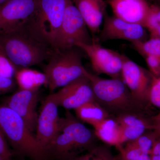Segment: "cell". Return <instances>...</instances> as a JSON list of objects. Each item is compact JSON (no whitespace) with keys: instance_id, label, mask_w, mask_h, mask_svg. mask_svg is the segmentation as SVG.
Listing matches in <instances>:
<instances>
[{"instance_id":"obj_1","label":"cell","mask_w":160,"mask_h":160,"mask_svg":"<svg viewBox=\"0 0 160 160\" xmlns=\"http://www.w3.org/2000/svg\"><path fill=\"white\" fill-rule=\"evenodd\" d=\"M96 102L116 116L126 113L143 114L146 105L138 102L131 94L122 79H106L86 71Z\"/></svg>"},{"instance_id":"obj_2","label":"cell","mask_w":160,"mask_h":160,"mask_svg":"<svg viewBox=\"0 0 160 160\" xmlns=\"http://www.w3.org/2000/svg\"><path fill=\"white\" fill-rule=\"evenodd\" d=\"M0 47L17 68L41 64L49 59L54 50L25 29L0 35Z\"/></svg>"},{"instance_id":"obj_3","label":"cell","mask_w":160,"mask_h":160,"mask_svg":"<svg viewBox=\"0 0 160 160\" xmlns=\"http://www.w3.org/2000/svg\"><path fill=\"white\" fill-rule=\"evenodd\" d=\"M0 126L7 139L19 154L31 160H49L47 150L23 119L5 105H0Z\"/></svg>"},{"instance_id":"obj_4","label":"cell","mask_w":160,"mask_h":160,"mask_svg":"<svg viewBox=\"0 0 160 160\" xmlns=\"http://www.w3.org/2000/svg\"><path fill=\"white\" fill-rule=\"evenodd\" d=\"M68 0H38L25 27L31 35L54 49Z\"/></svg>"},{"instance_id":"obj_5","label":"cell","mask_w":160,"mask_h":160,"mask_svg":"<svg viewBox=\"0 0 160 160\" xmlns=\"http://www.w3.org/2000/svg\"><path fill=\"white\" fill-rule=\"evenodd\" d=\"M78 48L75 46L64 49H54L44 67L47 78L46 86L51 91L62 88L86 76Z\"/></svg>"},{"instance_id":"obj_6","label":"cell","mask_w":160,"mask_h":160,"mask_svg":"<svg viewBox=\"0 0 160 160\" xmlns=\"http://www.w3.org/2000/svg\"><path fill=\"white\" fill-rule=\"evenodd\" d=\"M89 31L72 0H68L53 49H69L77 43L95 41L90 37Z\"/></svg>"},{"instance_id":"obj_7","label":"cell","mask_w":160,"mask_h":160,"mask_svg":"<svg viewBox=\"0 0 160 160\" xmlns=\"http://www.w3.org/2000/svg\"><path fill=\"white\" fill-rule=\"evenodd\" d=\"M75 46L87 55L92 68L98 74H106L111 78L122 79V54L103 47L96 41L90 43H77Z\"/></svg>"},{"instance_id":"obj_8","label":"cell","mask_w":160,"mask_h":160,"mask_svg":"<svg viewBox=\"0 0 160 160\" xmlns=\"http://www.w3.org/2000/svg\"><path fill=\"white\" fill-rule=\"evenodd\" d=\"M38 0H11L0 5V35L25 29Z\"/></svg>"},{"instance_id":"obj_9","label":"cell","mask_w":160,"mask_h":160,"mask_svg":"<svg viewBox=\"0 0 160 160\" xmlns=\"http://www.w3.org/2000/svg\"><path fill=\"white\" fill-rule=\"evenodd\" d=\"M123 64L121 78L133 97L143 105L149 102V93L153 75L122 54Z\"/></svg>"},{"instance_id":"obj_10","label":"cell","mask_w":160,"mask_h":160,"mask_svg":"<svg viewBox=\"0 0 160 160\" xmlns=\"http://www.w3.org/2000/svg\"><path fill=\"white\" fill-rule=\"evenodd\" d=\"M58 107L53 93L50 94L43 102L38 116L36 137L46 150L60 132Z\"/></svg>"},{"instance_id":"obj_11","label":"cell","mask_w":160,"mask_h":160,"mask_svg":"<svg viewBox=\"0 0 160 160\" xmlns=\"http://www.w3.org/2000/svg\"><path fill=\"white\" fill-rule=\"evenodd\" d=\"M146 30L142 25L128 22L115 16H106L100 38L103 41L125 40L133 44L147 40Z\"/></svg>"},{"instance_id":"obj_12","label":"cell","mask_w":160,"mask_h":160,"mask_svg":"<svg viewBox=\"0 0 160 160\" xmlns=\"http://www.w3.org/2000/svg\"><path fill=\"white\" fill-rule=\"evenodd\" d=\"M53 95L59 106L66 109L75 110L95 100L92 87L86 76L62 87Z\"/></svg>"},{"instance_id":"obj_13","label":"cell","mask_w":160,"mask_h":160,"mask_svg":"<svg viewBox=\"0 0 160 160\" xmlns=\"http://www.w3.org/2000/svg\"><path fill=\"white\" fill-rule=\"evenodd\" d=\"M39 92L19 89L6 100L5 106L17 113L32 132L36 129L38 114L37 107L39 100Z\"/></svg>"},{"instance_id":"obj_14","label":"cell","mask_w":160,"mask_h":160,"mask_svg":"<svg viewBox=\"0 0 160 160\" xmlns=\"http://www.w3.org/2000/svg\"><path fill=\"white\" fill-rule=\"evenodd\" d=\"M59 131L69 136L79 154L85 150L89 151L95 147L97 137L94 132L78 121L69 111H67L65 117L60 118Z\"/></svg>"},{"instance_id":"obj_15","label":"cell","mask_w":160,"mask_h":160,"mask_svg":"<svg viewBox=\"0 0 160 160\" xmlns=\"http://www.w3.org/2000/svg\"><path fill=\"white\" fill-rule=\"evenodd\" d=\"M108 3L115 16L143 26L150 6L146 0H109Z\"/></svg>"},{"instance_id":"obj_16","label":"cell","mask_w":160,"mask_h":160,"mask_svg":"<svg viewBox=\"0 0 160 160\" xmlns=\"http://www.w3.org/2000/svg\"><path fill=\"white\" fill-rule=\"evenodd\" d=\"M119 125L123 144L137 138L145 132L154 129L151 119L143 114L130 113L115 117Z\"/></svg>"},{"instance_id":"obj_17","label":"cell","mask_w":160,"mask_h":160,"mask_svg":"<svg viewBox=\"0 0 160 160\" xmlns=\"http://www.w3.org/2000/svg\"><path fill=\"white\" fill-rule=\"evenodd\" d=\"M92 34L100 32L106 16V4L103 0H72Z\"/></svg>"},{"instance_id":"obj_18","label":"cell","mask_w":160,"mask_h":160,"mask_svg":"<svg viewBox=\"0 0 160 160\" xmlns=\"http://www.w3.org/2000/svg\"><path fill=\"white\" fill-rule=\"evenodd\" d=\"M97 138L109 146H122V132L115 118L111 117L93 126Z\"/></svg>"},{"instance_id":"obj_19","label":"cell","mask_w":160,"mask_h":160,"mask_svg":"<svg viewBox=\"0 0 160 160\" xmlns=\"http://www.w3.org/2000/svg\"><path fill=\"white\" fill-rule=\"evenodd\" d=\"M19 89L37 91L41 86H46L47 78L44 72L29 68H18L15 74Z\"/></svg>"},{"instance_id":"obj_20","label":"cell","mask_w":160,"mask_h":160,"mask_svg":"<svg viewBox=\"0 0 160 160\" xmlns=\"http://www.w3.org/2000/svg\"><path fill=\"white\" fill-rule=\"evenodd\" d=\"M75 111L78 118L93 127L111 117L95 100L82 105L75 109Z\"/></svg>"},{"instance_id":"obj_21","label":"cell","mask_w":160,"mask_h":160,"mask_svg":"<svg viewBox=\"0 0 160 160\" xmlns=\"http://www.w3.org/2000/svg\"><path fill=\"white\" fill-rule=\"evenodd\" d=\"M143 26L149 32L150 38H160V6L150 5Z\"/></svg>"},{"instance_id":"obj_22","label":"cell","mask_w":160,"mask_h":160,"mask_svg":"<svg viewBox=\"0 0 160 160\" xmlns=\"http://www.w3.org/2000/svg\"><path fill=\"white\" fill-rule=\"evenodd\" d=\"M132 44L134 49L143 57L152 56L160 58V38H149V39Z\"/></svg>"},{"instance_id":"obj_23","label":"cell","mask_w":160,"mask_h":160,"mask_svg":"<svg viewBox=\"0 0 160 160\" xmlns=\"http://www.w3.org/2000/svg\"><path fill=\"white\" fill-rule=\"evenodd\" d=\"M119 151L120 160H150V155L144 153L131 141L127 142L126 146L117 147Z\"/></svg>"},{"instance_id":"obj_24","label":"cell","mask_w":160,"mask_h":160,"mask_svg":"<svg viewBox=\"0 0 160 160\" xmlns=\"http://www.w3.org/2000/svg\"><path fill=\"white\" fill-rule=\"evenodd\" d=\"M160 137L159 133L152 129L145 132L137 138L131 142L143 152L150 155L153 144Z\"/></svg>"},{"instance_id":"obj_25","label":"cell","mask_w":160,"mask_h":160,"mask_svg":"<svg viewBox=\"0 0 160 160\" xmlns=\"http://www.w3.org/2000/svg\"><path fill=\"white\" fill-rule=\"evenodd\" d=\"M17 69L16 66L6 56L2 49H0V76L12 79Z\"/></svg>"},{"instance_id":"obj_26","label":"cell","mask_w":160,"mask_h":160,"mask_svg":"<svg viewBox=\"0 0 160 160\" xmlns=\"http://www.w3.org/2000/svg\"><path fill=\"white\" fill-rule=\"evenodd\" d=\"M149 102L153 106L160 108V77L153 76L149 89Z\"/></svg>"},{"instance_id":"obj_27","label":"cell","mask_w":160,"mask_h":160,"mask_svg":"<svg viewBox=\"0 0 160 160\" xmlns=\"http://www.w3.org/2000/svg\"><path fill=\"white\" fill-rule=\"evenodd\" d=\"M89 151L91 152L94 160H116L107 146H96Z\"/></svg>"},{"instance_id":"obj_28","label":"cell","mask_w":160,"mask_h":160,"mask_svg":"<svg viewBox=\"0 0 160 160\" xmlns=\"http://www.w3.org/2000/svg\"><path fill=\"white\" fill-rule=\"evenodd\" d=\"M144 58L151 74L155 77H160V58L152 56H147Z\"/></svg>"},{"instance_id":"obj_29","label":"cell","mask_w":160,"mask_h":160,"mask_svg":"<svg viewBox=\"0 0 160 160\" xmlns=\"http://www.w3.org/2000/svg\"><path fill=\"white\" fill-rule=\"evenodd\" d=\"M6 138L0 126V156L4 160H11L12 153L7 144Z\"/></svg>"},{"instance_id":"obj_30","label":"cell","mask_w":160,"mask_h":160,"mask_svg":"<svg viewBox=\"0 0 160 160\" xmlns=\"http://www.w3.org/2000/svg\"><path fill=\"white\" fill-rule=\"evenodd\" d=\"M14 86L12 79L3 77L0 76V94L9 91Z\"/></svg>"},{"instance_id":"obj_31","label":"cell","mask_w":160,"mask_h":160,"mask_svg":"<svg viewBox=\"0 0 160 160\" xmlns=\"http://www.w3.org/2000/svg\"><path fill=\"white\" fill-rule=\"evenodd\" d=\"M69 160H94L91 152L89 151L88 153L85 154L79 155Z\"/></svg>"},{"instance_id":"obj_32","label":"cell","mask_w":160,"mask_h":160,"mask_svg":"<svg viewBox=\"0 0 160 160\" xmlns=\"http://www.w3.org/2000/svg\"><path fill=\"white\" fill-rule=\"evenodd\" d=\"M153 124H156L160 122V111L157 114L152 117L151 119Z\"/></svg>"},{"instance_id":"obj_33","label":"cell","mask_w":160,"mask_h":160,"mask_svg":"<svg viewBox=\"0 0 160 160\" xmlns=\"http://www.w3.org/2000/svg\"><path fill=\"white\" fill-rule=\"evenodd\" d=\"M150 160H160V154L150 156Z\"/></svg>"},{"instance_id":"obj_34","label":"cell","mask_w":160,"mask_h":160,"mask_svg":"<svg viewBox=\"0 0 160 160\" xmlns=\"http://www.w3.org/2000/svg\"><path fill=\"white\" fill-rule=\"evenodd\" d=\"M154 125V129L157 130H160V122L157 123L153 124Z\"/></svg>"},{"instance_id":"obj_35","label":"cell","mask_w":160,"mask_h":160,"mask_svg":"<svg viewBox=\"0 0 160 160\" xmlns=\"http://www.w3.org/2000/svg\"><path fill=\"white\" fill-rule=\"evenodd\" d=\"M11 0H0V5H2L4 3L7 2Z\"/></svg>"},{"instance_id":"obj_36","label":"cell","mask_w":160,"mask_h":160,"mask_svg":"<svg viewBox=\"0 0 160 160\" xmlns=\"http://www.w3.org/2000/svg\"><path fill=\"white\" fill-rule=\"evenodd\" d=\"M0 160H4L1 157V156H0Z\"/></svg>"},{"instance_id":"obj_37","label":"cell","mask_w":160,"mask_h":160,"mask_svg":"<svg viewBox=\"0 0 160 160\" xmlns=\"http://www.w3.org/2000/svg\"><path fill=\"white\" fill-rule=\"evenodd\" d=\"M156 130V131H157L158 132H159V133H160V130Z\"/></svg>"},{"instance_id":"obj_38","label":"cell","mask_w":160,"mask_h":160,"mask_svg":"<svg viewBox=\"0 0 160 160\" xmlns=\"http://www.w3.org/2000/svg\"><path fill=\"white\" fill-rule=\"evenodd\" d=\"M1 49V47H0V49Z\"/></svg>"}]
</instances>
